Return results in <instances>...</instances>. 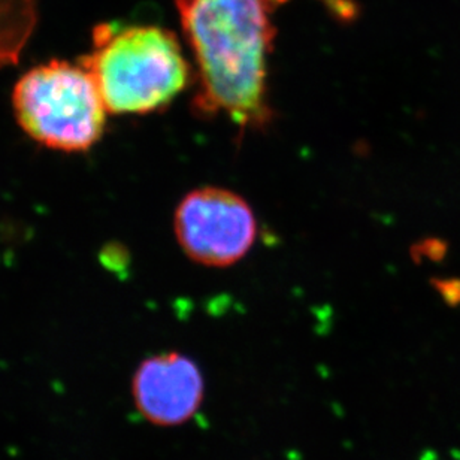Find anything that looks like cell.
Listing matches in <instances>:
<instances>
[{
  "label": "cell",
  "instance_id": "obj_1",
  "mask_svg": "<svg viewBox=\"0 0 460 460\" xmlns=\"http://www.w3.org/2000/svg\"><path fill=\"white\" fill-rule=\"evenodd\" d=\"M286 0H175L198 66V114L225 115L243 130L270 123L268 54L275 8Z\"/></svg>",
  "mask_w": 460,
  "mask_h": 460
},
{
  "label": "cell",
  "instance_id": "obj_2",
  "mask_svg": "<svg viewBox=\"0 0 460 460\" xmlns=\"http://www.w3.org/2000/svg\"><path fill=\"white\" fill-rule=\"evenodd\" d=\"M93 75L107 111L148 114L172 102L190 80L181 45L155 26L101 24L93 51L83 62Z\"/></svg>",
  "mask_w": 460,
  "mask_h": 460
},
{
  "label": "cell",
  "instance_id": "obj_3",
  "mask_svg": "<svg viewBox=\"0 0 460 460\" xmlns=\"http://www.w3.org/2000/svg\"><path fill=\"white\" fill-rule=\"evenodd\" d=\"M13 103L22 130L49 148L87 151L102 137L107 107L83 63L33 67L18 80Z\"/></svg>",
  "mask_w": 460,
  "mask_h": 460
},
{
  "label": "cell",
  "instance_id": "obj_4",
  "mask_svg": "<svg viewBox=\"0 0 460 460\" xmlns=\"http://www.w3.org/2000/svg\"><path fill=\"white\" fill-rule=\"evenodd\" d=\"M173 229L182 252L191 261L226 268L252 250L257 220L252 207L234 191L200 187L178 204Z\"/></svg>",
  "mask_w": 460,
  "mask_h": 460
},
{
  "label": "cell",
  "instance_id": "obj_5",
  "mask_svg": "<svg viewBox=\"0 0 460 460\" xmlns=\"http://www.w3.org/2000/svg\"><path fill=\"white\" fill-rule=\"evenodd\" d=\"M132 394L137 411L146 421L160 428H175L199 411L205 396L204 376L186 354H155L137 367Z\"/></svg>",
  "mask_w": 460,
  "mask_h": 460
},
{
  "label": "cell",
  "instance_id": "obj_6",
  "mask_svg": "<svg viewBox=\"0 0 460 460\" xmlns=\"http://www.w3.org/2000/svg\"><path fill=\"white\" fill-rule=\"evenodd\" d=\"M38 24V0H0V69L17 65Z\"/></svg>",
  "mask_w": 460,
  "mask_h": 460
},
{
  "label": "cell",
  "instance_id": "obj_7",
  "mask_svg": "<svg viewBox=\"0 0 460 460\" xmlns=\"http://www.w3.org/2000/svg\"><path fill=\"white\" fill-rule=\"evenodd\" d=\"M329 13L341 22H351L358 15V4L353 0H319Z\"/></svg>",
  "mask_w": 460,
  "mask_h": 460
}]
</instances>
